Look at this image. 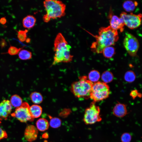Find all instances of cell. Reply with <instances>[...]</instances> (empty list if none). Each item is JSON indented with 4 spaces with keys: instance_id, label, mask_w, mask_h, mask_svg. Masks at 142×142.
Returning <instances> with one entry per match:
<instances>
[{
    "instance_id": "22",
    "label": "cell",
    "mask_w": 142,
    "mask_h": 142,
    "mask_svg": "<svg viewBox=\"0 0 142 142\" xmlns=\"http://www.w3.org/2000/svg\"><path fill=\"white\" fill-rule=\"evenodd\" d=\"M100 76V73L98 71L93 70L91 71L89 74L88 80L92 82L95 83L99 80Z\"/></svg>"
},
{
    "instance_id": "10",
    "label": "cell",
    "mask_w": 142,
    "mask_h": 142,
    "mask_svg": "<svg viewBox=\"0 0 142 142\" xmlns=\"http://www.w3.org/2000/svg\"><path fill=\"white\" fill-rule=\"evenodd\" d=\"M110 26L114 30H119L120 32L123 31L124 24L122 19L113 14L112 10L110 9L108 15Z\"/></svg>"
},
{
    "instance_id": "12",
    "label": "cell",
    "mask_w": 142,
    "mask_h": 142,
    "mask_svg": "<svg viewBox=\"0 0 142 142\" xmlns=\"http://www.w3.org/2000/svg\"><path fill=\"white\" fill-rule=\"evenodd\" d=\"M38 132L37 128L34 125H29L27 126L24 132V136L28 141L32 142L37 138Z\"/></svg>"
},
{
    "instance_id": "30",
    "label": "cell",
    "mask_w": 142,
    "mask_h": 142,
    "mask_svg": "<svg viewBox=\"0 0 142 142\" xmlns=\"http://www.w3.org/2000/svg\"><path fill=\"white\" fill-rule=\"evenodd\" d=\"M70 111L68 109H64L60 113V116L63 117H67L70 114Z\"/></svg>"
},
{
    "instance_id": "15",
    "label": "cell",
    "mask_w": 142,
    "mask_h": 142,
    "mask_svg": "<svg viewBox=\"0 0 142 142\" xmlns=\"http://www.w3.org/2000/svg\"><path fill=\"white\" fill-rule=\"evenodd\" d=\"M29 110L31 116L34 119L40 116L42 113V109L40 106L34 104L29 107Z\"/></svg>"
},
{
    "instance_id": "26",
    "label": "cell",
    "mask_w": 142,
    "mask_h": 142,
    "mask_svg": "<svg viewBox=\"0 0 142 142\" xmlns=\"http://www.w3.org/2000/svg\"><path fill=\"white\" fill-rule=\"evenodd\" d=\"M28 31L27 29L24 30H20L17 31V37L21 42H24L26 41L27 38V33Z\"/></svg>"
},
{
    "instance_id": "33",
    "label": "cell",
    "mask_w": 142,
    "mask_h": 142,
    "mask_svg": "<svg viewBox=\"0 0 142 142\" xmlns=\"http://www.w3.org/2000/svg\"><path fill=\"white\" fill-rule=\"evenodd\" d=\"M7 22V19L5 17H2L0 18V23L2 24H5Z\"/></svg>"
},
{
    "instance_id": "32",
    "label": "cell",
    "mask_w": 142,
    "mask_h": 142,
    "mask_svg": "<svg viewBox=\"0 0 142 142\" xmlns=\"http://www.w3.org/2000/svg\"><path fill=\"white\" fill-rule=\"evenodd\" d=\"M7 43L5 40L3 39H2L0 42V45L2 48L4 47L7 45Z\"/></svg>"
},
{
    "instance_id": "17",
    "label": "cell",
    "mask_w": 142,
    "mask_h": 142,
    "mask_svg": "<svg viewBox=\"0 0 142 142\" xmlns=\"http://www.w3.org/2000/svg\"><path fill=\"white\" fill-rule=\"evenodd\" d=\"M36 125L37 129L40 131H43L48 129L49 124L46 119L41 118L39 119L37 121Z\"/></svg>"
},
{
    "instance_id": "16",
    "label": "cell",
    "mask_w": 142,
    "mask_h": 142,
    "mask_svg": "<svg viewBox=\"0 0 142 142\" xmlns=\"http://www.w3.org/2000/svg\"><path fill=\"white\" fill-rule=\"evenodd\" d=\"M138 5V3L135 1L128 0L125 1L122 6L126 11L130 12L133 11Z\"/></svg>"
},
{
    "instance_id": "21",
    "label": "cell",
    "mask_w": 142,
    "mask_h": 142,
    "mask_svg": "<svg viewBox=\"0 0 142 142\" xmlns=\"http://www.w3.org/2000/svg\"><path fill=\"white\" fill-rule=\"evenodd\" d=\"M102 52L104 57L108 58H111L115 53V49L112 46L107 47L103 49Z\"/></svg>"
},
{
    "instance_id": "23",
    "label": "cell",
    "mask_w": 142,
    "mask_h": 142,
    "mask_svg": "<svg viewBox=\"0 0 142 142\" xmlns=\"http://www.w3.org/2000/svg\"><path fill=\"white\" fill-rule=\"evenodd\" d=\"M101 78L104 82L106 83L110 82L113 80V76L111 72L106 71L103 73Z\"/></svg>"
},
{
    "instance_id": "11",
    "label": "cell",
    "mask_w": 142,
    "mask_h": 142,
    "mask_svg": "<svg viewBox=\"0 0 142 142\" xmlns=\"http://www.w3.org/2000/svg\"><path fill=\"white\" fill-rule=\"evenodd\" d=\"M12 109L10 101L4 100L0 103V118L7 119L11 113Z\"/></svg>"
},
{
    "instance_id": "20",
    "label": "cell",
    "mask_w": 142,
    "mask_h": 142,
    "mask_svg": "<svg viewBox=\"0 0 142 142\" xmlns=\"http://www.w3.org/2000/svg\"><path fill=\"white\" fill-rule=\"evenodd\" d=\"M19 58L24 60L31 59L32 56V53L29 51L25 49H21L18 53Z\"/></svg>"
},
{
    "instance_id": "31",
    "label": "cell",
    "mask_w": 142,
    "mask_h": 142,
    "mask_svg": "<svg viewBox=\"0 0 142 142\" xmlns=\"http://www.w3.org/2000/svg\"><path fill=\"white\" fill-rule=\"evenodd\" d=\"M130 94L133 99L135 98L137 96L139 95L138 94V91L136 90H134L132 91L131 92Z\"/></svg>"
},
{
    "instance_id": "7",
    "label": "cell",
    "mask_w": 142,
    "mask_h": 142,
    "mask_svg": "<svg viewBox=\"0 0 142 142\" xmlns=\"http://www.w3.org/2000/svg\"><path fill=\"white\" fill-rule=\"evenodd\" d=\"M29 107L27 103L23 102L21 106L16 108L14 112L11 114V115L22 122L32 121L34 119L32 117L30 113Z\"/></svg>"
},
{
    "instance_id": "9",
    "label": "cell",
    "mask_w": 142,
    "mask_h": 142,
    "mask_svg": "<svg viewBox=\"0 0 142 142\" xmlns=\"http://www.w3.org/2000/svg\"><path fill=\"white\" fill-rule=\"evenodd\" d=\"M142 15L130 13L128 14L125 12H121L120 17L123 20L124 25L131 29H133L139 26L141 24Z\"/></svg>"
},
{
    "instance_id": "13",
    "label": "cell",
    "mask_w": 142,
    "mask_h": 142,
    "mask_svg": "<svg viewBox=\"0 0 142 142\" xmlns=\"http://www.w3.org/2000/svg\"><path fill=\"white\" fill-rule=\"evenodd\" d=\"M113 113L115 116L119 118H122L128 114L126 105L118 103L116 104L113 108Z\"/></svg>"
},
{
    "instance_id": "4",
    "label": "cell",
    "mask_w": 142,
    "mask_h": 142,
    "mask_svg": "<svg viewBox=\"0 0 142 142\" xmlns=\"http://www.w3.org/2000/svg\"><path fill=\"white\" fill-rule=\"evenodd\" d=\"M78 81L73 83L71 90L75 97L82 99L90 98L93 83L85 76L80 77Z\"/></svg>"
},
{
    "instance_id": "3",
    "label": "cell",
    "mask_w": 142,
    "mask_h": 142,
    "mask_svg": "<svg viewBox=\"0 0 142 142\" xmlns=\"http://www.w3.org/2000/svg\"><path fill=\"white\" fill-rule=\"evenodd\" d=\"M46 13L43 16V21L48 23L51 19L60 18L65 14L66 5L60 1L46 0L43 2Z\"/></svg>"
},
{
    "instance_id": "25",
    "label": "cell",
    "mask_w": 142,
    "mask_h": 142,
    "mask_svg": "<svg viewBox=\"0 0 142 142\" xmlns=\"http://www.w3.org/2000/svg\"><path fill=\"white\" fill-rule=\"evenodd\" d=\"M61 124V121L60 119L56 117L51 118L49 122L50 126L54 128H56L59 127L60 126Z\"/></svg>"
},
{
    "instance_id": "27",
    "label": "cell",
    "mask_w": 142,
    "mask_h": 142,
    "mask_svg": "<svg viewBox=\"0 0 142 142\" xmlns=\"http://www.w3.org/2000/svg\"><path fill=\"white\" fill-rule=\"evenodd\" d=\"M23 47H24L18 48L15 46H11L9 48L7 53L11 55H16L18 54Z\"/></svg>"
},
{
    "instance_id": "18",
    "label": "cell",
    "mask_w": 142,
    "mask_h": 142,
    "mask_svg": "<svg viewBox=\"0 0 142 142\" xmlns=\"http://www.w3.org/2000/svg\"><path fill=\"white\" fill-rule=\"evenodd\" d=\"M32 102L36 104L41 103L43 101V97L41 94L37 92L32 93L30 95Z\"/></svg>"
},
{
    "instance_id": "29",
    "label": "cell",
    "mask_w": 142,
    "mask_h": 142,
    "mask_svg": "<svg viewBox=\"0 0 142 142\" xmlns=\"http://www.w3.org/2000/svg\"><path fill=\"white\" fill-rule=\"evenodd\" d=\"M1 122L0 121V124ZM7 134L6 132L0 127V140L7 137Z\"/></svg>"
},
{
    "instance_id": "24",
    "label": "cell",
    "mask_w": 142,
    "mask_h": 142,
    "mask_svg": "<svg viewBox=\"0 0 142 142\" xmlns=\"http://www.w3.org/2000/svg\"><path fill=\"white\" fill-rule=\"evenodd\" d=\"M135 73L132 71H129L126 72L124 77L125 80L128 82H133L135 80Z\"/></svg>"
},
{
    "instance_id": "35",
    "label": "cell",
    "mask_w": 142,
    "mask_h": 142,
    "mask_svg": "<svg viewBox=\"0 0 142 142\" xmlns=\"http://www.w3.org/2000/svg\"><path fill=\"white\" fill-rule=\"evenodd\" d=\"M48 135L47 134H45V133L43 135V138H47V137H48V136H46V135Z\"/></svg>"
},
{
    "instance_id": "14",
    "label": "cell",
    "mask_w": 142,
    "mask_h": 142,
    "mask_svg": "<svg viewBox=\"0 0 142 142\" xmlns=\"http://www.w3.org/2000/svg\"><path fill=\"white\" fill-rule=\"evenodd\" d=\"M36 21V18L34 16L31 15H28L23 19V26L25 28H31L34 26Z\"/></svg>"
},
{
    "instance_id": "28",
    "label": "cell",
    "mask_w": 142,
    "mask_h": 142,
    "mask_svg": "<svg viewBox=\"0 0 142 142\" xmlns=\"http://www.w3.org/2000/svg\"><path fill=\"white\" fill-rule=\"evenodd\" d=\"M131 136L128 133H125L123 134L121 136V142H130L131 140Z\"/></svg>"
},
{
    "instance_id": "5",
    "label": "cell",
    "mask_w": 142,
    "mask_h": 142,
    "mask_svg": "<svg viewBox=\"0 0 142 142\" xmlns=\"http://www.w3.org/2000/svg\"><path fill=\"white\" fill-rule=\"evenodd\" d=\"M110 93L109 87L106 83L97 82L93 85L90 98L94 102H98L107 98Z\"/></svg>"
},
{
    "instance_id": "2",
    "label": "cell",
    "mask_w": 142,
    "mask_h": 142,
    "mask_svg": "<svg viewBox=\"0 0 142 142\" xmlns=\"http://www.w3.org/2000/svg\"><path fill=\"white\" fill-rule=\"evenodd\" d=\"M71 48V46L68 44L62 34L58 33L54 42V50L55 53L52 65L72 61L73 56L70 53Z\"/></svg>"
},
{
    "instance_id": "6",
    "label": "cell",
    "mask_w": 142,
    "mask_h": 142,
    "mask_svg": "<svg viewBox=\"0 0 142 142\" xmlns=\"http://www.w3.org/2000/svg\"><path fill=\"white\" fill-rule=\"evenodd\" d=\"M100 114V107L93 102L85 110L83 121L87 125H91L100 122L102 119Z\"/></svg>"
},
{
    "instance_id": "1",
    "label": "cell",
    "mask_w": 142,
    "mask_h": 142,
    "mask_svg": "<svg viewBox=\"0 0 142 142\" xmlns=\"http://www.w3.org/2000/svg\"><path fill=\"white\" fill-rule=\"evenodd\" d=\"M98 33V35L94 36L96 41L92 43L90 47L92 51L98 53H102L106 47L114 45L119 39L117 31L110 26L100 27Z\"/></svg>"
},
{
    "instance_id": "19",
    "label": "cell",
    "mask_w": 142,
    "mask_h": 142,
    "mask_svg": "<svg viewBox=\"0 0 142 142\" xmlns=\"http://www.w3.org/2000/svg\"><path fill=\"white\" fill-rule=\"evenodd\" d=\"M10 101L12 106L16 108L21 106L23 103L22 98L17 94L12 95Z\"/></svg>"
},
{
    "instance_id": "34",
    "label": "cell",
    "mask_w": 142,
    "mask_h": 142,
    "mask_svg": "<svg viewBox=\"0 0 142 142\" xmlns=\"http://www.w3.org/2000/svg\"><path fill=\"white\" fill-rule=\"evenodd\" d=\"M25 41L26 43H29L31 41V39L29 38H27Z\"/></svg>"
},
{
    "instance_id": "8",
    "label": "cell",
    "mask_w": 142,
    "mask_h": 142,
    "mask_svg": "<svg viewBox=\"0 0 142 142\" xmlns=\"http://www.w3.org/2000/svg\"><path fill=\"white\" fill-rule=\"evenodd\" d=\"M123 43L125 49L130 55L133 57L136 55L139 43L135 36L130 33L126 32Z\"/></svg>"
}]
</instances>
